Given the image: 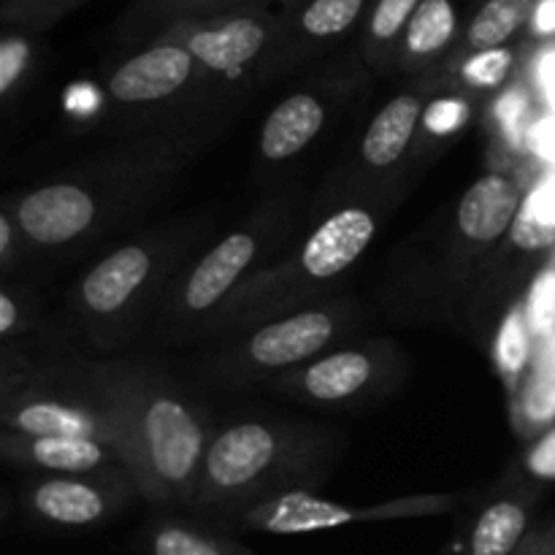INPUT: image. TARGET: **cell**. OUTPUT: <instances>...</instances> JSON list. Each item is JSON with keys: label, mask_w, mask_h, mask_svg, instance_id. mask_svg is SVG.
I'll use <instances>...</instances> for the list:
<instances>
[{"label": "cell", "mask_w": 555, "mask_h": 555, "mask_svg": "<svg viewBox=\"0 0 555 555\" xmlns=\"http://www.w3.org/2000/svg\"><path fill=\"white\" fill-rule=\"evenodd\" d=\"M144 444L155 475L177 486L195 472L204 453V434L179 401L160 396L144 410Z\"/></svg>", "instance_id": "6da1fadb"}, {"label": "cell", "mask_w": 555, "mask_h": 555, "mask_svg": "<svg viewBox=\"0 0 555 555\" xmlns=\"http://www.w3.org/2000/svg\"><path fill=\"white\" fill-rule=\"evenodd\" d=\"M95 215L90 193L76 184H49L20 204V225L41 244H63L87 231Z\"/></svg>", "instance_id": "7a4b0ae2"}, {"label": "cell", "mask_w": 555, "mask_h": 555, "mask_svg": "<svg viewBox=\"0 0 555 555\" xmlns=\"http://www.w3.org/2000/svg\"><path fill=\"white\" fill-rule=\"evenodd\" d=\"M274 455V434L260 423H242L215 439L206 453V475L222 491H236L263 475Z\"/></svg>", "instance_id": "3957f363"}, {"label": "cell", "mask_w": 555, "mask_h": 555, "mask_svg": "<svg viewBox=\"0 0 555 555\" xmlns=\"http://www.w3.org/2000/svg\"><path fill=\"white\" fill-rule=\"evenodd\" d=\"M193 70V54L179 47H155L130 57L108 81V90L122 103H146L177 92Z\"/></svg>", "instance_id": "277c9868"}, {"label": "cell", "mask_w": 555, "mask_h": 555, "mask_svg": "<svg viewBox=\"0 0 555 555\" xmlns=\"http://www.w3.org/2000/svg\"><path fill=\"white\" fill-rule=\"evenodd\" d=\"M374 236V217L363 209H341L314 231L304 247V271L314 280H331L345 271Z\"/></svg>", "instance_id": "5b68a950"}, {"label": "cell", "mask_w": 555, "mask_h": 555, "mask_svg": "<svg viewBox=\"0 0 555 555\" xmlns=\"http://www.w3.org/2000/svg\"><path fill=\"white\" fill-rule=\"evenodd\" d=\"M520 190L502 173H488L466 190L459 206V228L472 242H493L515 222Z\"/></svg>", "instance_id": "8992f818"}, {"label": "cell", "mask_w": 555, "mask_h": 555, "mask_svg": "<svg viewBox=\"0 0 555 555\" xmlns=\"http://www.w3.org/2000/svg\"><path fill=\"white\" fill-rule=\"evenodd\" d=\"M331 334H334V320L328 314L304 312L260 328L253 336L249 352L260 366H291L323 350Z\"/></svg>", "instance_id": "52a82bcc"}, {"label": "cell", "mask_w": 555, "mask_h": 555, "mask_svg": "<svg viewBox=\"0 0 555 555\" xmlns=\"http://www.w3.org/2000/svg\"><path fill=\"white\" fill-rule=\"evenodd\" d=\"M358 513L339 507L325 499H314L309 493H287L263 504L255 513H249V526L271 534H309V531L336 529V526L352 524Z\"/></svg>", "instance_id": "ba28073f"}, {"label": "cell", "mask_w": 555, "mask_h": 555, "mask_svg": "<svg viewBox=\"0 0 555 555\" xmlns=\"http://www.w3.org/2000/svg\"><path fill=\"white\" fill-rule=\"evenodd\" d=\"M255 258V238L249 233H231L225 242L217 244L204 260H201L198 269L193 271L188 282V291H184V301L190 309H209L211 304L220 301L228 291L233 287V282L242 276V271L247 269L249 260Z\"/></svg>", "instance_id": "9c48e42d"}, {"label": "cell", "mask_w": 555, "mask_h": 555, "mask_svg": "<svg viewBox=\"0 0 555 555\" xmlns=\"http://www.w3.org/2000/svg\"><path fill=\"white\" fill-rule=\"evenodd\" d=\"M152 269V258L146 249L141 247H125L108 255L103 263L87 274L85 285H81V298L87 307L98 314H108L114 309L122 307L141 282L146 280Z\"/></svg>", "instance_id": "30bf717a"}, {"label": "cell", "mask_w": 555, "mask_h": 555, "mask_svg": "<svg viewBox=\"0 0 555 555\" xmlns=\"http://www.w3.org/2000/svg\"><path fill=\"white\" fill-rule=\"evenodd\" d=\"M325 122V108L312 95H293L282 101L269 114L260 135V150L269 160H285V157L301 152Z\"/></svg>", "instance_id": "8fae6325"}, {"label": "cell", "mask_w": 555, "mask_h": 555, "mask_svg": "<svg viewBox=\"0 0 555 555\" xmlns=\"http://www.w3.org/2000/svg\"><path fill=\"white\" fill-rule=\"evenodd\" d=\"M266 33L253 20H233L217 30L195 33L190 38V54L215 70H236L260 52Z\"/></svg>", "instance_id": "7c38bea8"}, {"label": "cell", "mask_w": 555, "mask_h": 555, "mask_svg": "<svg viewBox=\"0 0 555 555\" xmlns=\"http://www.w3.org/2000/svg\"><path fill=\"white\" fill-rule=\"evenodd\" d=\"M417 117H421V101L415 95L393 98L369 125V133L363 139V157L374 168L393 166L404 155L412 133H415Z\"/></svg>", "instance_id": "4fadbf2b"}, {"label": "cell", "mask_w": 555, "mask_h": 555, "mask_svg": "<svg viewBox=\"0 0 555 555\" xmlns=\"http://www.w3.org/2000/svg\"><path fill=\"white\" fill-rule=\"evenodd\" d=\"M33 504L43 518L63 526L95 524L106 513V502H103L101 493L74 480L43 482V486H38Z\"/></svg>", "instance_id": "5bb4252c"}, {"label": "cell", "mask_w": 555, "mask_h": 555, "mask_svg": "<svg viewBox=\"0 0 555 555\" xmlns=\"http://www.w3.org/2000/svg\"><path fill=\"white\" fill-rule=\"evenodd\" d=\"M529 513L518 502H496L480 515L469 537V555H515L526 542Z\"/></svg>", "instance_id": "9a60e30c"}, {"label": "cell", "mask_w": 555, "mask_h": 555, "mask_svg": "<svg viewBox=\"0 0 555 555\" xmlns=\"http://www.w3.org/2000/svg\"><path fill=\"white\" fill-rule=\"evenodd\" d=\"M372 361L361 352H336L323 358L304 374V388L320 401H339L358 393L369 383Z\"/></svg>", "instance_id": "2e32d148"}, {"label": "cell", "mask_w": 555, "mask_h": 555, "mask_svg": "<svg viewBox=\"0 0 555 555\" xmlns=\"http://www.w3.org/2000/svg\"><path fill=\"white\" fill-rule=\"evenodd\" d=\"M16 428L36 439H49V437H87L92 439L95 434V423L85 415V412H76L70 406L63 404H30L16 415Z\"/></svg>", "instance_id": "e0dca14e"}, {"label": "cell", "mask_w": 555, "mask_h": 555, "mask_svg": "<svg viewBox=\"0 0 555 555\" xmlns=\"http://www.w3.org/2000/svg\"><path fill=\"white\" fill-rule=\"evenodd\" d=\"M534 0H488L469 27V43L477 49H496L518 30L531 14Z\"/></svg>", "instance_id": "ac0fdd59"}, {"label": "cell", "mask_w": 555, "mask_h": 555, "mask_svg": "<svg viewBox=\"0 0 555 555\" xmlns=\"http://www.w3.org/2000/svg\"><path fill=\"white\" fill-rule=\"evenodd\" d=\"M33 459L47 469L87 472L103 461V450L87 437H49L33 442Z\"/></svg>", "instance_id": "d6986e66"}, {"label": "cell", "mask_w": 555, "mask_h": 555, "mask_svg": "<svg viewBox=\"0 0 555 555\" xmlns=\"http://www.w3.org/2000/svg\"><path fill=\"white\" fill-rule=\"evenodd\" d=\"M455 11L450 0H426L417 5L406 30V47L415 54H434L453 38Z\"/></svg>", "instance_id": "ffe728a7"}, {"label": "cell", "mask_w": 555, "mask_h": 555, "mask_svg": "<svg viewBox=\"0 0 555 555\" xmlns=\"http://www.w3.org/2000/svg\"><path fill=\"white\" fill-rule=\"evenodd\" d=\"M513 242L524 249H545L555 242V195L537 190L513 222Z\"/></svg>", "instance_id": "44dd1931"}, {"label": "cell", "mask_w": 555, "mask_h": 555, "mask_svg": "<svg viewBox=\"0 0 555 555\" xmlns=\"http://www.w3.org/2000/svg\"><path fill=\"white\" fill-rule=\"evenodd\" d=\"M363 0H314L307 11H304V30L309 36H336V33L347 30L361 14Z\"/></svg>", "instance_id": "7402d4cb"}, {"label": "cell", "mask_w": 555, "mask_h": 555, "mask_svg": "<svg viewBox=\"0 0 555 555\" xmlns=\"http://www.w3.org/2000/svg\"><path fill=\"white\" fill-rule=\"evenodd\" d=\"M152 555H236L198 531L168 526L152 537Z\"/></svg>", "instance_id": "603a6c76"}, {"label": "cell", "mask_w": 555, "mask_h": 555, "mask_svg": "<svg viewBox=\"0 0 555 555\" xmlns=\"http://www.w3.org/2000/svg\"><path fill=\"white\" fill-rule=\"evenodd\" d=\"M496 358L502 372L509 374V377H518L526 363H529V334H526V320L518 309L509 312V318L504 320L502 334H499L496 341Z\"/></svg>", "instance_id": "cb8c5ba5"}, {"label": "cell", "mask_w": 555, "mask_h": 555, "mask_svg": "<svg viewBox=\"0 0 555 555\" xmlns=\"http://www.w3.org/2000/svg\"><path fill=\"white\" fill-rule=\"evenodd\" d=\"M509 68H513V52L502 47L482 49L464 65V76L475 87H499L507 79Z\"/></svg>", "instance_id": "d4e9b609"}, {"label": "cell", "mask_w": 555, "mask_h": 555, "mask_svg": "<svg viewBox=\"0 0 555 555\" xmlns=\"http://www.w3.org/2000/svg\"><path fill=\"white\" fill-rule=\"evenodd\" d=\"M529 325L537 334H547L555 325V271L545 269L537 276L529 296Z\"/></svg>", "instance_id": "484cf974"}, {"label": "cell", "mask_w": 555, "mask_h": 555, "mask_svg": "<svg viewBox=\"0 0 555 555\" xmlns=\"http://www.w3.org/2000/svg\"><path fill=\"white\" fill-rule=\"evenodd\" d=\"M421 0H379L377 11H374L372 20V33L377 38H393L396 33L404 27V22L410 16H415L412 11H417Z\"/></svg>", "instance_id": "4316f807"}, {"label": "cell", "mask_w": 555, "mask_h": 555, "mask_svg": "<svg viewBox=\"0 0 555 555\" xmlns=\"http://www.w3.org/2000/svg\"><path fill=\"white\" fill-rule=\"evenodd\" d=\"M30 47L22 38H5L0 43V92H9L16 85L27 63Z\"/></svg>", "instance_id": "83f0119b"}, {"label": "cell", "mask_w": 555, "mask_h": 555, "mask_svg": "<svg viewBox=\"0 0 555 555\" xmlns=\"http://www.w3.org/2000/svg\"><path fill=\"white\" fill-rule=\"evenodd\" d=\"M464 117V103L459 101H439L428 108L426 114V125L437 133H448L459 125V119Z\"/></svg>", "instance_id": "f1b7e54d"}, {"label": "cell", "mask_w": 555, "mask_h": 555, "mask_svg": "<svg viewBox=\"0 0 555 555\" xmlns=\"http://www.w3.org/2000/svg\"><path fill=\"white\" fill-rule=\"evenodd\" d=\"M529 469L534 472L537 477H547V480L555 477V428L534 450H531Z\"/></svg>", "instance_id": "f546056e"}, {"label": "cell", "mask_w": 555, "mask_h": 555, "mask_svg": "<svg viewBox=\"0 0 555 555\" xmlns=\"http://www.w3.org/2000/svg\"><path fill=\"white\" fill-rule=\"evenodd\" d=\"M518 555H555V529L534 537V540H526Z\"/></svg>", "instance_id": "4dcf8cb0"}, {"label": "cell", "mask_w": 555, "mask_h": 555, "mask_svg": "<svg viewBox=\"0 0 555 555\" xmlns=\"http://www.w3.org/2000/svg\"><path fill=\"white\" fill-rule=\"evenodd\" d=\"M16 323V307L11 301V296H0V334H9Z\"/></svg>", "instance_id": "1f68e13d"}, {"label": "cell", "mask_w": 555, "mask_h": 555, "mask_svg": "<svg viewBox=\"0 0 555 555\" xmlns=\"http://www.w3.org/2000/svg\"><path fill=\"white\" fill-rule=\"evenodd\" d=\"M537 27H540V33L555 30V0H545L542 9L537 11Z\"/></svg>", "instance_id": "d6a6232c"}, {"label": "cell", "mask_w": 555, "mask_h": 555, "mask_svg": "<svg viewBox=\"0 0 555 555\" xmlns=\"http://www.w3.org/2000/svg\"><path fill=\"white\" fill-rule=\"evenodd\" d=\"M11 247V225L5 217H0V255H9Z\"/></svg>", "instance_id": "836d02e7"}]
</instances>
